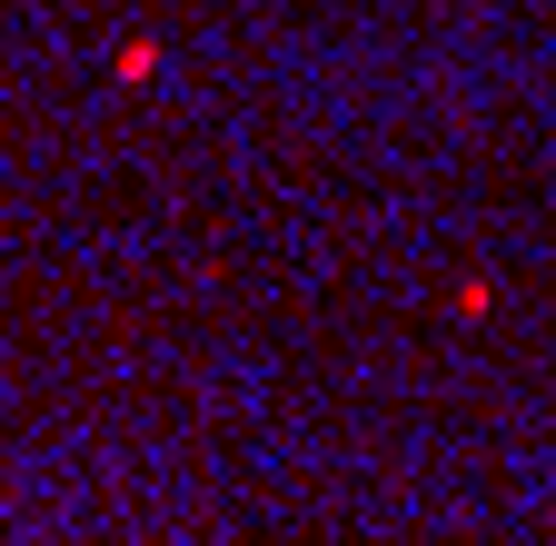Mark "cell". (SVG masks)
I'll use <instances>...</instances> for the list:
<instances>
[{
    "instance_id": "obj_1",
    "label": "cell",
    "mask_w": 556,
    "mask_h": 546,
    "mask_svg": "<svg viewBox=\"0 0 556 546\" xmlns=\"http://www.w3.org/2000/svg\"><path fill=\"white\" fill-rule=\"evenodd\" d=\"M119 80H129V90L160 80V40H119Z\"/></svg>"
}]
</instances>
